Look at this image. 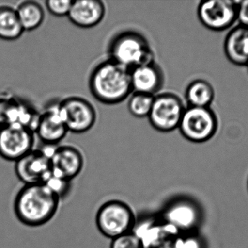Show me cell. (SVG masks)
Instances as JSON below:
<instances>
[{
	"mask_svg": "<svg viewBox=\"0 0 248 248\" xmlns=\"http://www.w3.org/2000/svg\"><path fill=\"white\" fill-rule=\"evenodd\" d=\"M40 115L18 99L0 98V126L18 123L35 132Z\"/></svg>",
	"mask_w": 248,
	"mask_h": 248,
	"instance_id": "obj_14",
	"label": "cell"
},
{
	"mask_svg": "<svg viewBox=\"0 0 248 248\" xmlns=\"http://www.w3.org/2000/svg\"><path fill=\"white\" fill-rule=\"evenodd\" d=\"M16 12L24 31L35 30L45 20V10L41 4L36 1H23L18 6Z\"/></svg>",
	"mask_w": 248,
	"mask_h": 248,
	"instance_id": "obj_20",
	"label": "cell"
},
{
	"mask_svg": "<svg viewBox=\"0 0 248 248\" xmlns=\"http://www.w3.org/2000/svg\"><path fill=\"white\" fill-rule=\"evenodd\" d=\"M185 109L184 102L175 93L156 95L148 116L150 125L159 132H172L179 128Z\"/></svg>",
	"mask_w": 248,
	"mask_h": 248,
	"instance_id": "obj_7",
	"label": "cell"
},
{
	"mask_svg": "<svg viewBox=\"0 0 248 248\" xmlns=\"http://www.w3.org/2000/svg\"><path fill=\"white\" fill-rule=\"evenodd\" d=\"M154 98L155 96L151 95L134 92L128 99L127 106L128 112L134 117H148Z\"/></svg>",
	"mask_w": 248,
	"mask_h": 248,
	"instance_id": "obj_22",
	"label": "cell"
},
{
	"mask_svg": "<svg viewBox=\"0 0 248 248\" xmlns=\"http://www.w3.org/2000/svg\"><path fill=\"white\" fill-rule=\"evenodd\" d=\"M89 87L93 97L100 103H122L133 92L130 70L110 59L103 61L90 74Z\"/></svg>",
	"mask_w": 248,
	"mask_h": 248,
	"instance_id": "obj_2",
	"label": "cell"
},
{
	"mask_svg": "<svg viewBox=\"0 0 248 248\" xmlns=\"http://www.w3.org/2000/svg\"><path fill=\"white\" fill-rule=\"evenodd\" d=\"M132 231L140 238L141 248H179L182 234L159 218L136 221Z\"/></svg>",
	"mask_w": 248,
	"mask_h": 248,
	"instance_id": "obj_8",
	"label": "cell"
},
{
	"mask_svg": "<svg viewBox=\"0 0 248 248\" xmlns=\"http://www.w3.org/2000/svg\"><path fill=\"white\" fill-rule=\"evenodd\" d=\"M61 117L68 132L84 133L91 130L97 120L95 108L89 100L71 96L59 102Z\"/></svg>",
	"mask_w": 248,
	"mask_h": 248,
	"instance_id": "obj_10",
	"label": "cell"
},
{
	"mask_svg": "<svg viewBox=\"0 0 248 248\" xmlns=\"http://www.w3.org/2000/svg\"><path fill=\"white\" fill-rule=\"evenodd\" d=\"M72 2V0H49L46 1V7L53 16L63 17L68 16Z\"/></svg>",
	"mask_w": 248,
	"mask_h": 248,
	"instance_id": "obj_24",
	"label": "cell"
},
{
	"mask_svg": "<svg viewBox=\"0 0 248 248\" xmlns=\"http://www.w3.org/2000/svg\"><path fill=\"white\" fill-rule=\"evenodd\" d=\"M108 52L109 59L128 70L155 61L154 52L147 38L136 31H124L113 36Z\"/></svg>",
	"mask_w": 248,
	"mask_h": 248,
	"instance_id": "obj_3",
	"label": "cell"
},
{
	"mask_svg": "<svg viewBox=\"0 0 248 248\" xmlns=\"http://www.w3.org/2000/svg\"><path fill=\"white\" fill-rule=\"evenodd\" d=\"M68 132L61 117L59 103L52 104L40 115L35 131L41 141L46 146L57 145Z\"/></svg>",
	"mask_w": 248,
	"mask_h": 248,
	"instance_id": "obj_16",
	"label": "cell"
},
{
	"mask_svg": "<svg viewBox=\"0 0 248 248\" xmlns=\"http://www.w3.org/2000/svg\"><path fill=\"white\" fill-rule=\"evenodd\" d=\"M50 167L52 176L71 182L82 170L84 157L76 147H56L50 157Z\"/></svg>",
	"mask_w": 248,
	"mask_h": 248,
	"instance_id": "obj_12",
	"label": "cell"
},
{
	"mask_svg": "<svg viewBox=\"0 0 248 248\" xmlns=\"http://www.w3.org/2000/svg\"><path fill=\"white\" fill-rule=\"evenodd\" d=\"M23 32L16 10L9 6L0 7V39L16 40Z\"/></svg>",
	"mask_w": 248,
	"mask_h": 248,
	"instance_id": "obj_21",
	"label": "cell"
},
{
	"mask_svg": "<svg viewBox=\"0 0 248 248\" xmlns=\"http://www.w3.org/2000/svg\"><path fill=\"white\" fill-rule=\"evenodd\" d=\"M33 131L18 123L0 126V157L7 161H18L33 151Z\"/></svg>",
	"mask_w": 248,
	"mask_h": 248,
	"instance_id": "obj_9",
	"label": "cell"
},
{
	"mask_svg": "<svg viewBox=\"0 0 248 248\" xmlns=\"http://www.w3.org/2000/svg\"><path fill=\"white\" fill-rule=\"evenodd\" d=\"M159 218L183 235L197 232L203 220V214L193 199L182 198L168 204Z\"/></svg>",
	"mask_w": 248,
	"mask_h": 248,
	"instance_id": "obj_6",
	"label": "cell"
},
{
	"mask_svg": "<svg viewBox=\"0 0 248 248\" xmlns=\"http://www.w3.org/2000/svg\"><path fill=\"white\" fill-rule=\"evenodd\" d=\"M60 199L45 183L24 184L15 198V215L26 227H41L55 216Z\"/></svg>",
	"mask_w": 248,
	"mask_h": 248,
	"instance_id": "obj_1",
	"label": "cell"
},
{
	"mask_svg": "<svg viewBox=\"0 0 248 248\" xmlns=\"http://www.w3.org/2000/svg\"><path fill=\"white\" fill-rule=\"evenodd\" d=\"M218 127V118L211 107L187 106L178 129L185 139L201 144L211 140Z\"/></svg>",
	"mask_w": 248,
	"mask_h": 248,
	"instance_id": "obj_5",
	"label": "cell"
},
{
	"mask_svg": "<svg viewBox=\"0 0 248 248\" xmlns=\"http://www.w3.org/2000/svg\"><path fill=\"white\" fill-rule=\"evenodd\" d=\"M16 173L24 184L44 183L51 174L50 157L43 150H33L16 162Z\"/></svg>",
	"mask_w": 248,
	"mask_h": 248,
	"instance_id": "obj_13",
	"label": "cell"
},
{
	"mask_svg": "<svg viewBox=\"0 0 248 248\" xmlns=\"http://www.w3.org/2000/svg\"><path fill=\"white\" fill-rule=\"evenodd\" d=\"M106 13L104 2L100 0L73 1L68 17L75 26L84 29L97 26Z\"/></svg>",
	"mask_w": 248,
	"mask_h": 248,
	"instance_id": "obj_17",
	"label": "cell"
},
{
	"mask_svg": "<svg viewBox=\"0 0 248 248\" xmlns=\"http://www.w3.org/2000/svg\"><path fill=\"white\" fill-rule=\"evenodd\" d=\"M237 3L231 0L201 1L198 7V18L210 30H227L237 20Z\"/></svg>",
	"mask_w": 248,
	"mask_h": 248,
	"instance_id": "obj_11",
	"label": "cell"
},
{
	"mask_svg": "<svg viewBox=\"0 0 248 248\" xmlns=\"http://www.w3.org/2000/svg\"><path fill=\"white\" fill-rule=\"evenodd\" d=\"M224 49L232 64L248 67V27L239 24L232 29L226 36Z\"/></svg>",
	"mask_w": 248,
	"mask_h": 248,
	"instance_id": "obj_18",
	"label": "cell"
},
{
	"mask_svg": "<svg viewBox=\"0 0 248 248\" xmlns=\"http://www.w3.org/2000/svg\"><path fill=\"white\" fill-rule=\"evenodd\" d=\"M130 77L134 93L155 96L164 85V73L155 61L142 64L130 70Z\"/></svg>",
	"mask_w": 248,
	"mask_h": 248,
	"instance_id": "obj_15",
	"label": "cell"
},
{
	"mask_svg": "<svg viewBox=\"0 0 248 248\" xmlns=\"http://www.w3.org/2000/svg\"><path fill=\"white\" fill-rule=\"evenodd\" d=\"M237 20L240 25L248 27V0L237 3Z\"/></svg>",
	"mask_w": 248,
	"mask_h": 248,
	"instance_id": "obj_26",
	"label": "cell"
},
{
	"mask_svg": "<svg viewBox=\"0 0 248 248\" xmlns=\"http://www.w3.org/2000/svg\"><path fill=\"white\" fill-rule=\"evenodd\" d=\"M215 97V91L211 83L205 80H193L185 90V99L188 106L211 107Z\"/></svg>",
	"mask_w": 248,
	"mask_h": 248,
	"instance_id": "obj_19",
	"label": "cell"
},
{
	"mask_svg": "<svg viewBox=\"0 0 248 248\" xmlns=\"http://www.w3.org/2000/svg\"><path fill=\"white\" fill-rule=\"evenodd\" d=\"M179 248H205V243L197 232L183 234L181 237Z\"/></svg>",
	"mask_w": 248,
	"mask_h": 248,
	"instance_id": "obj_25",
	"label": "cell"
},
{
	"mask_svg": "<svg viewBox=\"0 0 248 248\" xmlns=\"http://www.w3.org/2000/svg\"><path fill=\"white\" fill-rule=\"evenodd\" d=\"M110 248H141L140 238L132 231L111 240Z\"/></svg>",
	"mask_w": 248,
	"mask_h": 248,
	"instance_id": "obj_23",
	"label": "cell"
},
{
	"mask_svg": "<svg viewBox=\"0 0 248 248\" xmlns=\"http://www.w3.org/2000/svg\"><path fill=\"white\" fill-rule=\"evenodd\" d=\"M135 223L132 210L122 201L106 202L99 208L96 215L97 229L110 240L132 231Z\"/></svg>",
	"mask_w": 248,
	"mask_h": 248,
	"instance_id": "obj_4",
	"label": "cell"
}]
</instances>
